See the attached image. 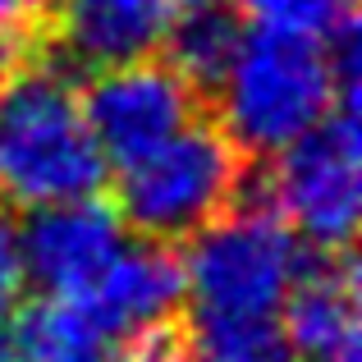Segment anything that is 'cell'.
I'll return each mask as SVG.
<instances>
[{
    "label": "cell",
    "instance_id": "6da1fadb",
    "mask_svg": "<svg viewBox=\"0 0 362 362\" xmlns=\"http://www.w3.org/2000/svg\"><path fill=\"white\" fill-rule=\"evenodd\" d=\"M298 234L266 202L221 211L188 239L184 271L188 330L184 344L197 362H293L284 339V298L298 280Z\"/></svg>",
    "mask_w": 362,
    "mask_h": 362
},
{
    "label": "cell",
    "instance_id": "7a4b0ae2",
    "mask_svg": "<svg viewBox=\"0 0 362 362\" xmlns=\"http://www.w3.org/2000/svg\"><path fill=\"white\" fill-rule=\"evenodd\" d=\"M354 37L339 46H321L271 28H243L230 64L211 88L216 119L239 156H275L326 119L335 101L354 92Z\"/></svg>",
    "mask_w": 362,
    "mask_h": 362
},
{
    "label": "cell",
    "instance_id": "3957f363",
    "mask_svg": "<svg viewBox=\"0 0 362 362\" xmlns=\"http://www.w3.org/2000/svg\"><path fill=\"white\" fill-rule=\"evenodd\" d=\"M106 170L69 74L37 55L0 74V202L37 211L92 197Z\"/></svg>",
    "mask_w": 362,
    "mask_h": 362
},
{
    "label": "cell",
    "instance_id": "277c9868",
    "mask_svg": "<svg viewBox=\"0 0 362 362\" xmlns=\"http://www.w3.org/2000/svg\"><path fill=\"white\" fill-rule=\"evenodd\" d=\"M243 156L221 124L188 119L175 138L119 165L115 211L138 239L179 243L239 202Z\"/></svg>",
    "mask_w": 362,
    "mask_h": 362
},
{
    "label": "cell",
    "instance_id": "5b68a950",
    "mask_svg": "<svg viewBox=\"0 0 362 362\" xmlns=\"http://www.w3.org/2000/svg\"><path fill=\"white\" fill-rule=\"evenodd\" d=\"M266 206L298 234L303 247L344 252L362 216L358 92H344L321 124L271 156Z\"/></svg>",
    "mask_w": 362,
    "mask_h": 362
},
{
    "label": "cell",
    "instance_id": "8992f818",
    "mask_svg": "<svg viewBox=\"0 0 362 362\" xmlns=\"http://www.w3.org/2000/svg\"><path fill=\"white\" fill-rule=\"evenodd\" d=\"M83 115L106 165L119 170L197 119V88L170 60L138 55L97 69L83 92Z\"/></svg>",
    "mask_w": 362,
    "mask_h": 362
},
{
    "label": "cell",
    "instance_id": "52a82bcc",
    "mask_svg": "<svg viewBox=\"0 0 362 362\" xmlns=\"http://www.w3.org/2000/svg\"><path fill=\"white\" fill-rule=\"evenodd\" d=\"M18 239V262H23V280L42 289V298L78 303L92 289L119 243L129 239V225L110 202L92 197H69V202H51L23 216Z\"/></svg>",
    "mask_w": 362,
    "mask_h": 362
},
{
    "label": "cell",
    "instance_id": "ba28073f",
    "mask_svg": "<svg viewBox=\"0 0 362 362\" xmlns=\"http://www.w3.org/2000/svg\"><path fill=\"white\" fill-rule=\"evenodd\" d=\"M74 308L115 344H138L147 335L175 330V317L184 308V271L179 252L156 239H124L110 266L92 280Z\"/></svg>",
    "mask_w": 362,
    "mask_h": 362
},
{
    "label": "cell",
    "instance_id": "9c48e42d",
    "mask_svg": "<svg viewBox=\"0 0 362 362\" xmlns=\"http://www.w3.org/2000/svg\"><path fill=\"white\" fill-rule=\"evenodd\" d=\"M284 339L293 362H358V275L344 252H321L303 262L289 298H284Z\"/></svg>",
    "mask_w": 362,
    "mask_h": 362
},
{
    "label": "cell",
    "instance_id": "30bf717a",
    "mask_svg": "<svg viewBox=\"0 0 362 362\" xmlns=\"http://www.w3.org/2000/svg\"><path fill=\"white\" fill-rule=\"evenodd\" d=\"M211 0H55L60 37L78 64L106 69L119 60L156 55L170 28Z\"/></svg>",
    "mask_w": 362,
    "mask_h": 362
},
{
    "label": "cell",
    "instance_id": "8fae6325",
    "mask_svg": "<svg viewBox=\"0 0 362 362\" xmlns=\"http://www.w3.org/2000/svg\"><path fill=\"white\" fill-rule=\"evenodd\" d=\"M5 362H119V344L101 335L74 303L37 298L9 321Z\"/></svg>",
    "mask_w": 362,
    "mask_h": 362
},
{
    "label": "cell",
    "instance_id": "7c38bea8",
    "mask_svg": "<svg viewBox=\"0 0 362 362\" xmlns=\"http://www.w3.org/2000/svg\"><path fill=\"white\" fill-rule=\"evenodd\" d=\"M239 33H243V18L234 14L230 5L211 0V5L188 9V14L170 28L160 51H170L165 60L175 64L197 92H211L216 78H221V69L230 64L234 46H239Z\"/></svg>",
    "mask_w": 362,
    "mask_h": 362
},
{
    "label": "cell",
    "instance_id": "4fadbf2b",
    "mask_svg": "<svg viewBox=\"0 0 362 362\" xmlns=\"http://www.w3.org/2000/svg\"><path fill=\"white\" fill-rule=\"evenodd\" d=\"M230 9L247 28H271L321 46L349 42L358 23V0H230Z\"/></svg>",
    "mask_w": 362,
    "mask_h": 362
},
{
    "label": "cell",
    "instance_id": "5bb4252c",
    "mask_svg": "<svg viewBox=\"0 0 362 362\" xmlns=\"http://www.w3.org/2000/svg\"><path fill=\"white\" fill-rule=\"evenodd\" d=\"M55 0H0V74L33 60L42 28L51 23Z\"/></svg>",
    "mask_w": 362,
    "mask_h": 362
},
{
    "label": "cell",
    "instance_id": "9a60e30c",
    "mask_svg": "<svg viewBox=\"0 0 362 362\" xmlns=\"http://www.w3.org/2000/svg\"><path fill=\"white\" fill-rule=\"evenodd\" d=\"M23 262H18V239L14 225L0 216V362H5V330L14 321V312L23 308Z\"/></svg>",
    "mask_w": 362,
    "mask_h": 362
},
{
    "label": "cell",
    "instance_id": "2e32d148",
    "mask_svg": "<svg viewBox=\"0 0 362 362\" xmlns=\"http://www.w3.org/2000/svg\"><path fill=\"white\" fill-rule=\"evenodd\" d=\"M119 362H188V344L175 330H160V335H147L138 344H124Z\"/></svg>",
    "mask_w": 362,
    "mask_h": 362
}]
</instances>
